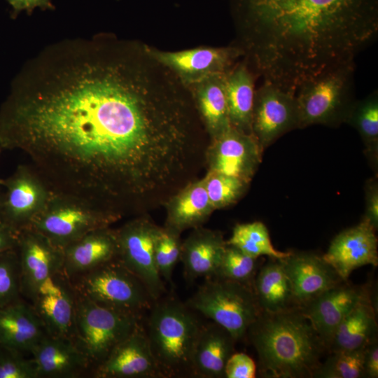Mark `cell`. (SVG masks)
<instances>
[{"label": "cell", "mask_w": 378, "mask_h": 378, "mask_svg": "<svg viewBox=\"0 0 378 378\" xmlns=\"http://www.w3.org/2000/svg\"><path fill=\"white\" fill-rule=\"evenodd\" d=\"M71 280L80 295L121 312L144 316L155 302L143 282L118 258Z\"/></svg>", "instance_id": "8"}, {"label": "cell", "mask_w": 378, "mask_h": 378, "mask_svg": "<svg viewBox=\"0 0 378 378\" xmlns=\"http://www.w3.org/2000/svg\"><path fill=\"white\" fill-rule=\"evenodd\" d=\"M364 349L330 353V356L316 371L314 377H365Z\"/></svg>", "instance_id": "36"}, {"label": "cell", "mask_w": 378, "mask_h": 378, "mask_svg": "<svg viewBox=\"0 0 378 378\" xmlns=\"http://www.w3.org/2000/svg\"><path fill=\"white\" fill-rule=\"evenodd\" d=\"M121 218L78 198L56 194L29 227L64 248L87 233L110 227Z\"/></svg>", "instance_id": "9"}, {"label": "cell", "mask_w": 378, "mask_h": 378, "mask_svg": "<svg viewBox=\"0 0 378 378\" xmlns=\"http://www.w3.org/2000/svg\"><path fill=\"white\" fill-rule=\"evenodd\" d=\"M1 186V220L18 232L29 227L53 195L30 164L18 165Z\"/></svg>", "instance_id": "11"}, {"label": "cell", "mask_w": 378, "mask_h": 378, "mask_svg": "<svg viewBox=\"0 0 378 378\" xmlns=\"http://www.w3.org/2000/svg\"><path fill=\"white\" fill-rule=\"evenodd\" d=\"M293 300L302 307L343 280L322 256L310 252H293L282 259Z\"/></svg>", "instance_id": "20"}, {"label": "cell", "mask_w": 378, "mask_h": 378, "mask_svg": "<svg viewBox=\"0 0 378 378\" xmlns=\"http://www.w3.org/2000/svg\"><path fill=\"white\" fill-rule=\"evenodd\" d=\"M371 298L369 286H354L346 280L326 290L300 309L328 350L342 320L360 302Z\"/></svg>", "instance_id": "16"}, {"label": "cell", "mask_w": 378, "mask_h": 378, "mask_svg": "<svg viewBox=\"0 0 378 378\" xmlns=\"http://www.w3.org/2000/svg\"><path fill=\"white\" fill-rule=\"evenodd\" d=\"M21 272L17 248L0 253V308L21 298Z\"/></svg>", "instance_id": "37"}, {"label": "cell", "mask_w": 378, "mask_h": 378, "mask_svg": "<svg viewBox=\"0 0 378 378\" xmlns=\"http://www.w3.org/2000/svg\"><path fill=\"white\" fill-rule=\"evenodd\" d=\"M246 336L256 351L262 377H314L328 352L299 307L261 311Z\"/></svg>", "instance_id": "3"}, {"label": "cell", "mask_w": 378, "mask_h": 378, "mask_svg": "<svg viewBox=\"0 0 378 378\" xmlns=\"http://www.w3.org/2000/svg\"><path fill=\"white\" fill-rule=\"evenodd\" d=\"M236 340L214 322L202 325L192 360L191 377L224 378L225 364Z\"/></svg>", "instance_id": "24"}, {"label": "cell", "mask_w": 378, "mask_h": 378, "mask_svg": "<svg viewBox=\"0 0 378 378\" xmlns=\"http://www.w3.org/2000/svg\"><path fill=\"white\" fill-rule=\"evenodd\" d=\"M226 243L255 258L266 255L270 258L282 260L291 253L276 249L272 244L267 227L260 221L236 225Z\"/></svg>", "instance_id": "31"}, {"label": "cell", "mask_w": 378, "mask_h": 378, "mask_svg": "<svg viewBox=\"0 0 378 378\" xmlns=\"http://www.w3.org/2000/svg\"><path fill=\"white\" fill-rule=\"evenodd\" d=\"M376 230L365 220L339 233L322 255L337 274L347 280L355 270L378 265Z\"/></svg>", "instance_id": "19"}, {"label": "cell", "mask_w": 378, "mask_h": 378, "mask_svg": "<svg viewBox=\"0 0 378 378\" xmlns=\"http://www.w3.org/2000/svg\"><path fill=\"white\" fill-rule=\"evenodd\" d=\"M233 43L258 77L296 92L378 34V0H230Z\"/></svg>", "instance_id": "2"}, {"label": "cell", "mask_w": 378, "mask_h": 378, "mask_svg": "<svg viewBox=\"0 0 378 378\" xmlns=\"http://www.w3.org/2000/svg\"><path fill=\"white\" fill-rule=\"evenodd\" d=\"M365 377H378V341L370 342L364 349Z\"/></svg>", "instance_id": "42"}, {"label": "cell", "mask_w": 378, "mask_h": 378, "mask_svg": "<svg viewBox=\"0 0 378 378\" xmlns=\"http://www.w3.org/2000/svg\"><path fill=\"white\" fill-rule=\"evenodd\" d=\"M377 338V309L371 298L360 302L342 320L328 351L330 354L363 349Z\"/></svg>", "instance_id": "29"}, {"label": "cell", "mask_w": 378, "mask_h": 378, "mask_svg": "<svg viewBox=\"0 0 378 378\" xmlns=\"http://www.w3.org/2000/svg\"><path fill=\"white\" fill-rule=\"evenodd\" d=\"M355 62L326 71L304 82L295 92L298 128L336 126L345 122L355 102Z\"/></svg>", "instance_id": "5"}, {"label": "cell", "mask_w": 378, "mask_h": 378, "mask_svg": "<svg viewBox=\"0 0 378 378\" xmlns=\"http://www.w3.org/2000/svg\"><path fill=\"white\" fill-rule=\"evenodd\" d=\"M17 251L22 295L31 300L43 282L63 270V248L40 232L25 228L19 232Z\"/></svg>", "instance_id": "18"}, {"label": "cell", "mask_w": 378, "mask_h": 378, "mask_svg": "<svg viewBox=\"0 0 378 378\" xmlns=\"http://www.w3.org/2000/svg\"><path fill=\"white\" fill-rule=\"evenodd\" d=\"M181 233L167 227H159L154 241V260L163 279L172 284L174 267L180 260L182 241Z\"/></svg>", "instance_id": "35"}, {"label": "cell", "mask_w": 378, "mask_h": 378, "mask_svg": "<svg viewBox=\"0 0 378 378\" xmlns=\"http://www.w3.org/2000/svg\"><path fill=\"white\" fill-rule=\"evenodd\" d=\"M146 47L150 55L174 72L186 86L214 74H225L244 57L243 50L233 43L179 51L162 50L148 45Z\"/></svg>", "instance_id": "13"}, {"label": "cell", "mask_w": 378, "mask_h": 378, "mask_svg": "<svg viewBox=\"0 0 378 378\" xmlns=\"http://www.w3.org/2000/svg\"><path fill=\"white\" fill-rule=\"evenodd\" d=\"M47 335L30 304L22 299L0 308V345L31 353Z\"/></svg>", "instance_id": "25"}, {"label": "cell", "mask_w": 378, "mask_h": 378, "mask_svg": "<svg viewBox=\"0 0 378 378\" xmlns=\"http://www.w3.org/2000/svg\"><path fill=\"white\" fill-rule=\"evenodd\" d=\"M253 290L262 312L275 313L297 307L282 260L270 258L260 268Z\"/></svg>", "instance_id": "30"}, {"label": "cell", "mask_w": 378, "mask_h": 378, "mask_svg": "<svg viewBox=\"0 0 378 378\" xmlns=\"http://www.w3.org/2000/svg\"><path fill=\"white\" fill-rule=\"evenodd\" d=\"M186 304L225 328L236 342L246 337L261 312L252 288L216 276L206 278Z\"/></svg>", "instance_id": "6"}, {"label": "cell", "mask_w": 378, "mask_h": 378, "mask_svg": "<svg viewBox=\"0 0 378 378\" xmlns=\"http://www.w3.org/2000/svg\"><path fill=\"white\" fill-rule=\"evenodd\" d=\"M257 365L245 353L234 352L228 358L225 367V378H254Z\"/></svg>", "instance_id": "39"}, {"label": "cell", "mask_w": 378, "mask_h": 378, "mask_svg": "<svg viewBox=\"0 0 378 378\" xmlns=\"http://www.w3.org/2000/svg\"><path fill=\"white\" fill-rule=\"evenodd\" d=\"M256 74L243 57L225 74L226 97L232 127L251 132Z\"/></svg>", "instance_id": "27"}, {"label": "cell", "mask_w": 378, "mask_h": 378, "mask_svg": "<svg viewBox=\"0 0 378 378\" xmlns=\"http://www.w3.org/2000/svg\"><path fill=\"white\" fill-rule=\"evenodd\" d=\"M2 149L0 148V153L1 152ZM3 181V179H0V185H1Z\"/></svg>", "instance_id": "44"}, {"label": "cell", "mask_w": 378, "mask_h": 378, "mask_svg": "<svg viewBox=\"0 0 378 378\" xmlns=\"http://www.w3.org/2000/svg\"><path fill=\"white\" fill-rule=\"evenodd\" d=\"M143 320L144 316L102 305L76 293L74 343L92 370Z\"/></svg>", "instance_id": "7"}, {"label": "cell", "mask_w": 378, "mask_h": 378, "mask_svg": "<svg viewBox=\"0 0 378 378\" xmlns=\"http://www.w3.org/2000/svg\"><path fill=\"white\" fill-rule=\"evenodd\" d=\"M165 227L181 233L189 228H195L208 219L213 209L204 179L188 183L166 204Z\"/></svg>", "instance_id": "28"}, {"label": "cell", "mask_w": 378, "mask_h": 378, "mask_svg": "<svg viewBox=\"0 0 378 378\" xmlns=\"http://www.w3.org/2000/svg\"><path fill=\"white\" fill-rule=\"evenodd\" d=\"M148 312L144 324L163 378L191 377L192 356L202 327L193 310L166 293Z\"/></svg>", "instance_id": "4"}, {"label": "cell", "mask_w": 378, "mask_h": 378, "mask_svg": "<svg viewBox=\"0 0 378 378\" xmlns=\"http://www.w3.org/2000/svg\"><path fill=\"white\" fill-rule=\"evenodd\" d=\"M226 245L220 232L202 226L193 228L181 244L180 260L186 280L214 276Z\"/></svg>", "instance_id": "23"}, {"label": "cell", "mask_w": 378, "mask_h": 378, "mask_svg": "<svg viewBox=\"0 0 378 378\" xmlns=\"http://www.w3.org/2000/svg\"><path fill=\"white\" fill-rule=\"evenodd\" d=\"M19 232L0 220V253L17 248Z\"/></svg>", "instance_id": "43"}, {"label": "cell", "mask_w": 378, "mask_h": 378, "mask_svg": "<svg viewBox=\"0 0 378 378\" xmlns=\"http://www.w3.org/2000/svg\"><path fill=\"white\" fill-rule=\"evenodd\" d=\"M203 179L214 210L235 203L244 194L249 184L238 178L209 170Z\"/></svg>", "instance_id": "34"}, {"label": "cell", "mask_w": 378, "mask_h": 378, "mask_svg": "<svg viewBox=\"0 0 378 378\" xmlns=\"http://www.w3.org/2000/svg\"><path fill=\"white\" fill-rule=\"evenodd\" d=\"M38 378H73L91 370V365L74 341L46 335L33 348Z\"/></svg>", "instance_id": "21"}, {"label": "cell", "mask_w": 378, "mask_h": 378, "mask_svg": "<svg viewBox=\"0 0 378 378\" xmlns=\"http://www.w3.org/2000/svg\"><path fill=\"white\" fill-rule=\"evenodd\" d=\"M225 74H214L187 86L211 139L232 126L226 97Z\"/></svg>", "instance_id": "26"}, {"label": "cell", "mask_w": 378, "mask_h": 378, "mask_svg": "<svg viewBox=\"0 0 378 378\" xmlns=\"http://www.w3.org/2000/svg\"><path fill=\"white\" fill-rule=\"evenodd\" d=\"M92 372L96 378H163L143 321Z\"/></svg>", "instance_id": "17"}, {"label": "cell", "mask_w": 378, "mask_h": 378, "mask_svg": "<svg viewBox=\"0 0 378 378\" xmlns=\"http://www.w3.org/2000/svg\"><path fill=\"white\" fill-rule=\"evenodd\" d=\"M263 150L253 134L230 127L211 139L206 152L209 171L250 183L262 161Z\"/></svg>", "instance_id": "15"}, {"label": "cell", "mask_w": 378, "mask_h": 378, "mask_svg": "<svg viewBox=\"0 0 378 378\" xmlns=\"http://www.w3.org/2000/svg\"><path fill=\"white\" fill-rule=\"evenodd\" d=\"M1 192H0V210H1ZM0 220H1V218H0Z\"/></svg>", "instance_id": "45"}, {"label": "cell", "mask_w": 378, "mask_h": 378, "mask_svg": "<svg viewBox=\"0 0 378 378\" xmlns=\"http://www.w3.org/2000/svg\"><path fill=\"white\" fill-rule=\"evenodd\" d=\"M365 206L363 219L377 230L378 228V186L376 180H370L366 185Z\"/></svg>", "instance_id": "40"}, {"label": "cell", "mask_w": 378, "mask_h": 378, "mask_svg": "<svg viewBox=\"0 0 378 378\" xmlns=\"http://www.w3.org/2000/svg\"><path fill=\"white\" fill-rule=\"evenodd\" d=\"M12 8L10 17L15 19L22 11L25 10L28 15H31L36 8L41 10H54L55 6L52 0H6Z\"/></svg>", "instance_id": "41"}, {"label": "cell", "mask_w": 378, "mask_h": 378, "mask_svg": "<svg viewBox=\"0 0 378 378\" xmlns=\"http://www.w3.org/2000/svg\"><path fill=\"white\" fill-rule=\"evenodd\" d=\"M158 228L141 216L115 229L117 258L143 282L155 301L167 293L154 260V241Z\"/></svg>", "instance_id": "10"}, {"label": "cell", "mask_w": 378, "mask_h": 378, "mask_svg": "<svg viewBox=\"0 0 378 378\" xmlns=\"http://www.w3.org/2000/svg\"><path fill=\"white\" fill-rule=\"evenodd\" d=\"M173 87L143 43L101 33L28 62L0 106V148L20 150L57 194L132 212L176 150Z\"/></svg>", "instance_id": "1"}, {"label": "cell", "mask_w": 378, "mask_h": 378, "mask_svg": "<svg viewBox=\"0 0 378 378\" xmlns=\"http://www.w3.org/2000/svg\"><path fill=\"white\" fill-rule=\"evenodd\" d=\"M298 128L295 93L263 81L255 92L251 132L264 150L285 133Z\"/></svg>", "instance_id": "12"}, {"label": "cell", "mask_w": 378, "mask_h": 378, "mask_svg": "<svg viewBox=\"0 0 378 378\" xmlns=\"http://www.w3.org/2000/svg\"><path fill=\"white\" fill-rule=\"evenodd\" d=\"M30 301L48 335L74 342L76 293L63 270L43 282Z\"/></svg>", "instance_id": "14"}, {"label": "cell", "mask_w": 378, "mask_h": 378, "mask_svg": "<svg viewBox=\"0 0 378 378\" xmlns=\"http://www.w3.org/2000/svg\"><path fill=\"white\" fill-rule=\"evenodd\" d=\"M0 378H38L36 364L33 358L0 345Z\"/></svg>", "instance_id": "38"}, {"label": "cell", "mask_w": 378, "mask_h": 378, "mask_svg": "<svg viewBox=\"0 0 378 378\" xmlns=\"http://www.w3.org/2000/svg\"><path fill=\"white\" fill-rule=\"evenodd\" d=\"M227 244V243H226ZM258 258L251 257L237 247L227 244L214 276L253 288L258 272Z\"/></svg>", "instance_id": "33"}, {"label": "cell", "mask_w": 378, "mask_h": 378, "mask_svg": "<svg viewBox=\"0 0 378 378\" xmlns=\"http://www.w3.org/2000/svg\"><path fill=\"white\" fill-rule=\"evenodd\" d=\"M345 122L357 130L368 155L375 159L378 149V91L355 101Z\"/></svg>", "instance_id": "32"}, {"label": "cell", "mask_w": 378, "mask_h": 378, "mask_svg": "<svg viewBox=\"0 0 378 378\" xmlns=\"http://www.w3.org/2000/svg\"><path fill=\"white\" fill-rule=\"evenodd\" d=\"M63 271L70 279L117 258L115 229L92 230L63 248Z\"/></svg>", "instance_id": "22"}]
</instances>
